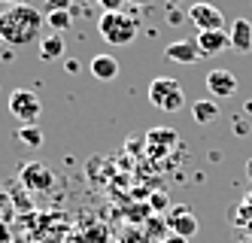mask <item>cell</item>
Here are the masks:
<instances>
[{"label":"cell","instance_id":"cell-14","mask_svg":"<svg viewBox=\"0 0 252 243\" xmlns=\"http://www.w3.org/2000/svg\"><path fill=\"white\" fill-rule=\"evenodd\" d=\"M22 182L28 185V189H46V185L52 182V174L46 171L43 164H28L22 171Z\"/></svg>","mask_w":252,"mask_h":243},{"label":"cell","instance_id":"cell-8","mask_svg":"<svg viewBox=\"0 0 252 243\" xmlns=\"http://www.w3.org/2000/svg\"><path fill=\"white\" fill-rule=\"evenodd\" d=\"M164 58L167 61H176V64H194L197 58H204V55H201V49H197V43H191V40H176V43H167Z\"/></svg>","mask_w":252,"mask_h":243},{"label":"cell","instance_id":"cell-24","mask_svg":"<svg viewBox=\"0 0 252 243\" xmlns=\"http://www.w3.org/2000/svg\"><path fill=\"white\" fill-rule=\"evenodd\" d=\"M128 3H137V6H143V3H146V0H128Z\"/></svg>","mask_w":252,"mask_h":243},{"label":"cell","instance_id":"cell-9","mask_svg":"<svg viewBox=\"0 0 252 243\" xmlns=\"http://www.w3.org/2000/svg\"><path fill=\"white\" fill-rule=\"evenodd\" d=\"M194 43L201 49V55H219L231 46V36H228V31H201Z\"/></svg>","mask_w":252,"mask_h":243},{"label":"cell","instance_id":"cell-26","mask_svg":"<svg viewBox=\"0 0 252 243\" xmlns=\"http://www.w3.org/2000/svg\"><path fill=\"white\" fill-rule=\"evenodd\" d=\"M249 174H252V161H249Z\"/></svg>","mask_w":252,"mask_h":243},{"label":"cell","instance_id":"cell-21","mask_svg":"<svg viewBox=\"0 0 252 243\" xmlns=\"http://www.w3.org/2000/svg\"><path fill=\"white\" fill-rule=\"evenodd\" d=\"M161 243H189V240H186V237H176V234H170V237H164Z\"/></svg>","mask_w":252,"mask_h":243},{"label":"cell","instance_id":"cell-10","mask_svg":"<svg viewBox=\"0 0 252 243\" xmlns=\"http://www.w3.org/2000/svg\"><path fill=\"white\" fill-rule=\"evenodd\" d=\"M228 36H231V49L234 52H240V55L252 52V22L249 18H237V22L231 25Z\"/></svg>","mask_w":252,"mask_h":243},{"label":"cell","instance_id":"cell-12","mask_svg":"<svg viewBox=\"0 0 252 243\" xmlns=\"http://www.w3.org/2000/svg\"><path fill=\"white\" fill-rule=\"evenodd\" d=\"M146 143H149V152H152V155H164V152H170L173 143H176V131H167V128L149 131V134H146Z\"/></svg>","mask_w":252,"mask_h":243},{"label":"cell","instance_id":"cell-20","mask_svg":"<svg viewBox=\"0 0 252 243\" xmlns=\"http://www.w3.org/2000/svg\"><path fill=\"white\" fill-rule=\"evenodd\" d=\"M152 207H155V210H164V207H170V201L164 198V192H155V195H152Z\"/></svg>","mask_w":252,"mask_h":243},{"label":"cell","instance_id":"cell-19","mask_svg":"<svg viewBox=\"0 0 252 243\" xmlns=\"http://www.w3.org/2000/svg\"><path fill=\"white\" fill-rule=\"evenodd\" d=\"M97 3L103 6V12H122V3H125V0H97Z\"/></svg>","mask_w":252,"mask_h":243},{"label":"cell","instance_id":"cell-11","mask_svg":"<svg viewBox=\"0 0 252 243\" xmlns=\"http://www.w3.org/2000/svg\"><path fill=\"white\" fill-rule=\"evenodd\" d=\"M88 70H92V76L100 79V82H113L119 76V61L113 58V55H94L92 64H88Z\"/></svg>","mask_w":252,"mask_h":243},{"label":"cell","instance_id":"cell-1","mask_svg":"<svg viewBox=\"0 0 252 243\" xmlns=\"http://www.w3.org/2000/svg\"><path fill=\"white\" fill-rule=\"evenodd\" d=\"M43 28H46V15L31 3L6 6L0 12V40L12 49H25L31 43H40Z\"/></svg>","mask_w":252,"mask_h":243},{"label":"cell","instance_id":"cell-25","mask_svg":"<svg viewBox=\"0 0 252 243\" xmlns=\"http://www.w3.org/2000/svg\"><path fill=\"white\" fill-rule=\"evenodd\" d=\"M170 3H173V6H176V3H179V0H170Z\"/></svg>","mask_w":252,"mask_h":243},{"label":"cell","instance_id":"cell-4","mask_svg":"<svg viewBox=\"0 0 252 243\" xmlns=\"http://www.w3.org/2000/svg\"><path fill=\"white\" fill-rule=\"evenodd\" d=\"M9 113L22 125H37V119L43 113V101L33 95L31 88H15L9 95Z\"/></svg>","mask_w":252,"mask_h":243},{"label":"cell","instance_id":"cell-18","mask_svg":"<svg viewBox=\"0 0 252 243\" xmlns=\"http://www.w3.org/2000/svg\"><path fill=\"white\" fill-rule=\"evenodd\" d=\"M73 0H46V12H61V9H70Z\"/></svg>","mask_w":252,"mask_h":243},{"label":"cell","instance_id":"cell-3","mask_svg":"<svg viewBox=\"0 0 252 243\" xmlns=\"http://www.w3.org/2000/svg\"><path fill=\"white\" fill-rule=\"evenodd\" d=\"M146 95H149V104L158 106V109H164V113H176V109L186 106V91H183V85H179L173 76L152 79Z\"/></svg>","mask_w":252,"mask_h":243},{"label":"cell","instance_id":"cell-15","mask_svg":"<svg viewBox=\"0 0 252 243\" xmlns=\"http://www.w3.org/2000/svg\"><path fill=\"white\" fill-rule=\"evenodd\" d=\"M64 55V40H61V34H49L40 40V58L43 61H55Z\"/></svg>","mask_w":252,"mask_h":243},{"label":"cell","instance_id":"cell-16","mask_svg":"<svg viewBox=\"0 0 252 243\" xmlns=\"http://www.w3.org/2000/svg\"><path fill=\"white\" fill-rule=\"evenodd\" d=\"M46 25L55 31V34H61V31H67L70 25H73V15H70V9H61V12H46Z\"/></svg>","mask_w":252,"mask_h":243},{"label":"cell","instance_id":"cell-7","mask_svg":"<svg viewBox=\"0 0 252 243\" xmlns=\"http://www.w3.org/2000/svg\"><path fill=\"white\" fill-rule=\"evenodd\" d=\"M167 228L176 234V237H194L197 231V219L189 213V207H173V213L167 216Z\"/></svg>","mask_w":252,"mask_h":243},{"label":"cell","instance_id":"cell-27","mask_svg":"<svg viewBox=\"0 0 252 243\" xmlns=\"http://www.w3.org/2000/svg\"><path fill=\"white\" fill-rule=\"evenodd\" d=\"M0 43H3V40H0Z\"/></svg>","mask_w":252,"mask_h":243},{"label":"cell","instance_id":"cell-17","mask_svg":"<svg viewBox=\"0 0 252 243\" xmlns=\"http://www.w3.org/2000/svg\"><path fill=\"white\" fill-rule=\"evenodd\" d=\"M19 140L28 143L31 149H37V146L43 143V131H40L37 125H22V128H19Z\"/></svg>","mask_w":252,"mask_h":243},{"label":"cell","instance_id":"cell-6","mask_svg":"<svg viewBox=\"0 0 252 243\" xmlns=\"http://www.w3.org/2000/svg\"><path fill=\"white\" fill-rule=\"evenodd\" d=\"M207 91L213 98H231L237 91V76L231 70H210L207 73Z\"/></svg>","mask_w":252,"mask_h":243},{"label":"cell","instance_id":"cell-22","mask_svg":"<svg viewBox=\"0 0 252 243\" xmlns=\"http://www.w3.org/2000/svg\"><path fill=\"white\" fill-rule=\"evenodd\" d=\"M179 18H183V15H179L176 9H170V15H167V25H176V22H179Z\"/></svg>","mask_w":252,"mask_h":243},{"label":"cell","instance_id":"cell-23","mask_svg":"<svg viewBox=\"0 0 252 243\" xmlns=\"http://www.w3.org/2000/svg\"><path fill=\"white\" fill-rule=\"evenodd\" d=\"M0 3H6V6H22V3H28V0H0Z\"/></svg>","mask_w":252,"mask_h":243},{"label":"cell","instance_id":"cell-5","mask_svg":"<svg viewBox=\"0 0 252 243\" xmlns=\"http://www.w3.org/2000/svg\"><path fill=\"white\" fill-rule=\"evenodd\" d=\"M186 18L197 28V31H225V15L219 6H213V3H191Z\"/></svg>","mask_w":252,"mask_h":243},{"label":"cell","instance_id":"cell-2","mask_svg":"<svg viewBox=\"0 0 252 243\" xmlns=\"http://www.w3.org/2000/svg\"><path fill=\"white\" fill-rule=\"evenodd\" d=\"M97 31H100V36H103L106 43L119 49V46H128V43L137 40L140 25H137L134 15H125V12H103L100 22H97Z\"/></svg>","mask_w":252,"mask_h":243},{"label":"cell","instance_id":"cell-13","mask_svg":"<svg viewBox=\"0 0 252 243\" xmlns=\"http://www.w3.org/2000/svg\"><path fill=\"white\" fill-rule=\"evenodd\" d=\"M191 116H194L197 125H213L216 119H219V104L210 101V98H201V101L191 104Z\"/></svg>","mask_w":252,"mask_h":243}]
</instances>
